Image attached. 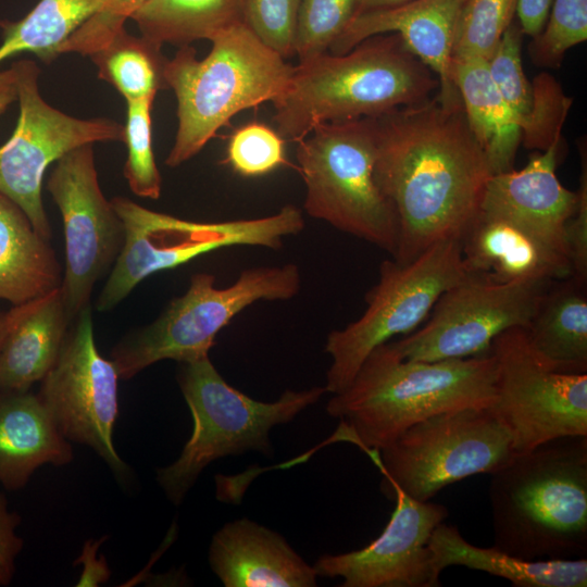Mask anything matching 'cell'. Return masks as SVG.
Instances as JSON below:
<instances>
[{"label": "cell", "instance_id": "cell-1", "mask_svg": "<svg viewBox=\"0 0 587 587\" xmlns=\"http://www.w3.org/2000/svg\"><path fill=\"white\" fill-rule=\"evenodd\" d=\"M373 121L374 176L398 218L392 259L404 264L441 240L461 237L480 211L492 172L461 101L436 95Z\"/></svg>", "mask_w": 587, "mask_h": 587}, {"label": "cell", "instance_id": "cell-2", "mask_svg": "<svg viewBox=\"0 0 587 587\" xmlns=\"http://www.w3.org/2000/svg\"><path fill=\"white\" fill-rule=\"evenodd\" d=\"M496 361L489 351L464 359L407 360L390 341L377 346L350 384L326 405L339 435L364 451L391 444L413 424L446 411L490 407Z\"/></svg>", "mask_w": 587, "mask_h": 587}, {"label": "cell", "instance_id": "cell-3", "mask_svg": "<svg viewBox=\"0 0 587 587\" xmlns=\"http://www.w3.org/2000/svg\"><path fill=\"white\" fill-rule=\"evenodd\" d=\"M439 86L437 75L398 34L369 37L342 54L326 52L294 66L272 102L277 133L298 142L316 126L420 103Z\"/></svg>", "mask_w": 587, "mask_h": 587}, {"label": "cell", "instance_id": "cell-4", "mask_svg": "<svg viewBox=\"0 0 587 587\" xmlns=\"http://www.w3.org/2000/svg\"><path fill=\"white\" fill-rule=\"evenodd\" d=\"M490 475L495 547L526 560L586 558L587 435L546 441Z\"/></svg>", "mask_w": 587, "mask_h": 587}, {"label": "cell", "instance_id": "cell-5", "mask_svg": "<svg viewBox=\"0 0 587 587\" xmlns=\"http://www.w3.org/2000/svg\"><path fill=\"white\" fill-rule=\"evenodd\" d=\"M204 59L190 45L165 66L177 101V132L165 164L176 167L198 154L241 111L273 102L294 66L263 43L245 22L220 33Z\"/></svg>", "mask_w": 587, "mask_h": 587}, {"label": "cell", "instance_id": "cell-6", "mask_svg": "<svg viewBox=\"0 0 587 587\" xmlns=\"http://www.w3.org/2000/svg\"><path fill=\"white\" fill-rule=\"evenodd\" d=\"M177 382L192 415V434L177 460L157 471L159 485L175 505L211 462L247 451L272 457L271 429L290 422L327 392L317 386L286 390L273 402L259 401L232 387L209 355L180 363Z\"/></svg>", "mask_w": 587, "mask_h": 587}, {"label": "cell", "instance_id": "cell-7", "mask_svg": "<svg viewBox=\"0 0 587 587\" xmlns=\"http://www.w3.org/2000/svg\"><path fill=\"white\" fill-rule=\"evenodd\" d=\"M296 158L309 216L395 254L398 218L374 176L373 117L316 126L297 142Z\"/></svg>", "mask_w": 587, "mask_h": 587}, {"label": "cell", "instance_id": "cell-8", "mask_svg": "<svg viewBox=\"0 0 587 587\" xmlns=\"http://www.w3.org/2000/svg\"><path fill=\"white\" fill-rule=\"evenodd\" d=\"M300 287V271L294 263L246 268L225 288L215 286L212 274H193L187 291L151 324L125 336L113 348L111 360L121 379L161 360H199L209 355L218 332L247 307L260 300H289Z\"/></svg>", "mask_w": 587, "mask_h": 587}, {"label": "cell", "instance_id": "cell-9", "mask_svg": "<svg viewBox=\"0 0 587 587\" xmlns=\"http://www.w3.org/2000/svg\"><path fill=\"white\" fill-rule=\"evenodd\" d=\"M111 203L121 217L125 240L96 303L98 311L115 308L148 276L232 246L278 249L285 237L304 228L299 208L286 204L272 215L201 223L155 212L124 198Z\"/></svg>", "mask_w": 587, "mask_h": 587}, {"label": "cell", "instance_id": "cell-10", "mask_svg": "<svg viewBox=\"0 0 587 587\" xmlns=\"http://www.w3.org/2000/svg\"><path fill=\"white\" fill-rule=\"evenodd\" d=\"M366 452L384 476L382 491L396 486L417 501H429L472 475L492 474L516 454L510 430L491 407L434 414Z\"/></svg>", "mask_w": 587, "mask_h": 587}, {"label": "cell", "instance_id": "cell-11", "mask_svg": "<svg viewBox=\"0 0 587 587\" xmlns=\"http://www.w3.org/2000/svg\"><path fill=\"white\" fill-rule=\"evenodd\" d=\"M466 274L460 237L441 240L404 264L384 261L378 283L366 295L364 313L326 338L325 351L332 359L326 391H342L373 349L412 333L438 298Z\"/></svg>", "mask_w": 587, "mask_h": 587}, {"label": "cell", "instance_id": "cell-12", "mask_svg": "<svg viewBox=\"0 0 587 587\" xmlns=\"http://www.w3.org/2000/svg\"><path fill=\"white\" fill-rule=\"evenodd\" d=\"M490 405L510 430L516 454L560 437L587 435V374L551 370L534 352L524 327L498 335Z\"/></svg>", "mask_w": 587, "mask_h": 587}, {"label": "cell", "instance_id": "cell-13", "mask_svg": "<svg viewBox=\"0 0 587 587\" xmlns=\"http://www.w3.org/2000/svg\"><path fill=\"white\" fill-rule=\"evenodd\" d=\"M20 114L14 133L0 147V192L14 201L34 228L51 238L41 187L48 166L68 151L98 141H124V125L109 118L83 120L45 101L39 92V68L32 60L14 63Z\"/></svg>", "mask_w": 587, "mask_h": 587}, {"label": "cell", "instance_id": "cell-14", "mask_svg": "<svg viewBox=\"0 0 587 587\" xmlns=\"http://www.w3.org/2000/svg\"><path fill=\"white\" fill-rule=\"evenodd\" d=\"M553 282L495 283L466 274L438 298L421 328L391 345L401 358L415 361L485 353L502 332L527 327Z\"/></svg>", "mask_w": 587, "mask_h": 587}, {"label": "cell", "instance_id": "cell-15", "mask_svg": "<svg viewBox=\"0 0 587 587\" xmlns=\"http://www.w3.org/2000/svg\"><path fill=\"white\" fill-rule=\"evenodd\" d=\"M118 379L114 362L97 349L87 305L72 321L60 354L40 380L37 394L68 441L90 447L117 477L125 478L128 466L113 445Z\"/></svg>", "mask_w": 587, "mask_h": 587}, {"label": "cell", "instance_id": "cell-16", "mask_svg": "<svg viewBox=\"0 0 587 587\" xmlns=\"http://www.w3.org/2000/svg\"><path fill=\"white\" fill-rule=\"evenodd\" d=\"M47 188L63 221L65 270L61 290L72 322L90 305L96 283L110 273L123 248L125 229L99 186L92 143L61 157Z\"/></svg>", "mask_w": 587, "mask_h": 587}, {"label": "cell", "instance_id": "cell-17", "mask_svg": "<svg viewBox=\"0 0 587 587\" xmlns=\"http://www.w3.org/2000/svg\"><path fill=\"white\" fill-rule=\"evenodd\" d=\"M384 494L396 507L379 537L363 549L319 558L313 565L317 576L341 577L342 587L440 586L428 541L448 509L417 501L396 486Z\"/></svg>", "mask_w": 587, "mask_h": 587}, {"label": "cell", "instance_id": "cell-18", "mask_svg": "<svg viewBox=\"0 0 587 587\" xmlns=\"http://www.w3.org/2000/svg\"><path fill=\"white\" fill-rule=\"evenodd\" d=\"M461 0H412L410 2L358 14L351 18L329 48L332 54H342L364 39L395 33L405 48L438 77L440 99L461 101L451 78L454 22Z\"/></svg>", "mask_w": 587, "mask_h": 587}, {"label": "cell", "instance_id": "cell-19", "mask_svg": "<svg viewBox=\"0 0 587 587\" xmlns=\"http://www.w3.org/2000/svg\"><path fill=\"white\" fill-rule=\"evenodd\" d=\"M559 143L560 138L554 139L522 170L492 174L480 210L520 223L569 259L564 229L578 193L565 188L557 177Z\"/></svg>", "mask_w": 587, "mask_h": 587}, {"label": "cell", "instance_id": "cell-20", "mask_svg": "<svg viewBox=\"0 0 587 587\" xmlns=\"http://www.w3.org/2000/svg\"><path fill=\"white\" fill-rule=\"evenodd\" d=\"M467 274L495 283L561 280L570 260L520 223L479 211L460 237Z\"/></svg>", "mask_w": 587, "mask_h": 587}, {"label": "cell", "instance_id": "cell-21", "mask_svg": "<svg viewBox=\"0 0 587 587\" xmlns=\"http://www.w3.org/2000/svg\"><path fill=\"white\" fill-rule=\"evenodd\" d=\"M209 563L225 587H313L317 574L278 533L248 519L226 523Z\"/></svg>", "mask_w": 587, "mask_h": 587}, {"label": "cell", "instance_id": "cell-22", "mask_svg": "<svg viewBox=\"0 0 587 587\" xmlns=\"http://www.w3.org/2000/svg\"><path fill=\"white\" fill-rule=\"evenodd\" d=\"M70 442L38 394L0 390V485L4 489L24 488L43 464L72 462Z\"/></svg>", "mask_w": 587, "mask_h": 587}, {"label": "cell", "instance_id": "cell-23", "mask_svg": "<svg viewBox=\"0 0 587 587\" xmlns=\"http://www.w3.org/2000/svg\"><path fill=\"white\" fill-rule=\"evenodd\" d=\"M0 348V390H29L55 363L71 321L61 287L8 312Z\"/></svg>", "mask_w": 587, "mask_h": 587}, {"label": "cell", "instance_id": "cell-24", "mask_svg": "<svg viewBox=\"0 0 587 587\" xmlns=\"http://www.w3.org/2000/svg\"><path fill=\"white\" fill-rule=\"evenodd\" d=\"M428 548L438 574L449 566H464L508 579L515 587H586L587 559L526 560L492 546L470 544L457 526L440 523Z\"/></svg>", "mask_w": 587, "mask_h": 587}, {"label": "cell", "instance_id": "cell-25", "mask_svg": "<svg viewBox=\"0 0 587 587\" xmlns=\"http://www.w3.org/2000/svg\"><path fill=\"white\" fill-rule=\"evenodd\" d=\"M62 278L49 239L0 192V300L23 304L60 288Z\"/></svg>", "mask_w": 587, "mask_h": 587}, {"label": "cell", "instance_id": "cell-26", "mask_svg": "<svg viewBox=\"0 0 587 587\" xmlns=\"http://www.w3.org/2000/svg\"><path fill=\"white\" fill-rule=\"evenodd\" d=\"M524 329L536 355L551 370L587 374L586 283L573 276L553 282Z\"/></svg>", "mask_w": 587, "mask_h": 587}, {"label": "cell", "instance_id": "cell-27", "mask_svg": "<svg viewBox=\"0 0 587 587\" xmlns=\"http://www.w3.org/2000/svg\"><path fill=\"white\" fill-rule=\"evenodd\" d=\"M451 78L492 174L512 170L522 141L521 124L492 82L487 60L452 59Z\"/></svg>", "mask_w": 587, "mask_h": 587}, {"label": "cell", "instance_id": "cell-28", "mask_svg": "<svg viewBox=\"0 0 587 587\" xmlns=\"http://www.w3.org/2000/svg\"><path fill=\"white\" fill-rule=\"evenodd\" d=\"M140 35L159 47L212 40L242 23V0H149L132 18Z\"/></svg>", "mask_w": 587, "mask_h": 587}, {"label": "cell", "instance_id": "cell-29", "mask_svg": "<svg viewBox=\"0 0 587 587\" xmlns=\"http://www.w3.org/2000/svg\"><path fill=\"white\" fill-rule=\"evenodd\" d=\"M103 0H39L21 20L0 21V63L30 52L49 64L59 47L101 7Z\"/></svg>", "mask_w": 587, "mask_h": 587}, {"label": "cell", "instance_id": "cell-30", "mask_svg": "<svg viewBox=\"0 0 587 587\" xmlns=\"http://www.w3.org/2000/svg\"><path fill=\"white\" fill-rule=\"evenodd\" d=\"M161 49L123 29L89 58L98 77L111 84L125 101L154 99L159 90L167 89L164 72L168 59Z\"/></svg>", "mask_w": 587, "mask_h": 587}, {"label": "cell", "instance_id": "cell-31", "mask_svg": "<svg viewBox=\"0 0 587 587\" xmlns=\"http://www.w3.org/2000/svg\"><path fill=\"white\" fill-rule=\"evenodd\" d=\"M516 0H461L453 29L452 59L488 60L513 21Z\"/></svg>", "mask_w": 587, "mask_h": 587}, {"label": "cell", "instance_id": "cell-32", "mask_svg": "<svg viewBox=\"0 0 587 587\" xmlns=\"http://www.w3.org/2000/svg\"><path fill=\"white\" fill-rule=\"evenodd\" d=\"M154 99L126 101L124 142L127 159L124 176L130 190L138 197L158 199L162 178L152 148L151 111Z\"/></svg>", "mask_w": 587, "mask_h": 587}, {"label": "cell", "instance_id": "cell-33", "mask_svg": "<svg viewBox=\"0 0 587 587\" xmlns=\"http://www.w3.org/2000/svg\"><path fill=\"white\" fill-rule=\"evenodd\" d=\"M357 0H300L294 51L298 63L329 51L354 15Z\"/></svg>", "mask_w": 587, "mask_h": 587}, {"label": "cell", "instance_id": "cell-34", "mask_svg": "<svg viewBox=\"0 0 587 587\" xmlns=\"http://www.w3.org/2000/svg\"><path fill=\"white\" fill-rule=\"evenodd\" d=\"M522 35L520 25L512 22L487 63L492 82L520 121L523 134L532 120L534 90L522 66Z\"/></svg>", "mask_w": 587, "mask_h": 587}, {"label": "cell", "instance_id": "cell-35", "mask_svg": "<svg viewBox=\"0 0 587 587\" xmlns=\"http://www.w3.org/2000/svg\"><path fill=\"white\" fill-rule=\"evenodd\" d=\"M225 163L245 177L268 174L288 164L286 140L275 128L249 122L230 135Z\"/></svg>", "mask_w": 587, "mask_h": 587}, {"label": "cell", "instance_id": "cell-36", "mask_svg": "<svg viewBox=\"0 0 587 587\" xmlns=\"http://www.w3.org/2000/svg\"><path fill=\"white\" fill-rule=\"evenodd\" d=\"M547 20L529 52L536 64L554 67L570 48L587 39V0H553Z\"/></svg>", "mask_w": 587, "mask_h": 587}, {"label": "cell", "instance_id": "cell-37", "mask_svg": "<svg viewBox=\"0 0 587 587\" xmlns=\"http://www.w3.org/2000/svg\"><path fill=\"white\" fill-rule=\"evenodd\" d=\"M300 0H242L243 21L257 37L284 59L295 57Z\"/></svg>", "mask_w": 587, "mask_h": 587}, {"label": "cell", "instance_id": "cell-38", "mask_svg": "<svg viewBox=\"0 0 587 587\" xmlns=\"http://www.w3.org/2000/svg\"><path fill=\"white\" fill-rule=\"evenodd\" d=\"M148 1L103 0L99 10L61 43L59 54L78 53L90 57L125 29V22Z\"/></svg>", "mask_w": 587, "mask_h": 587}, {"label": "cell", "instance_id": "cell-39", "mask_svg": "<svg viewBox=\"0 0 587 587\" xmlns=\"http://www.w3.org/2000/svg\"><path fill=\"white\" fill-rule=\"evenodd\" d=\"M534 111L528 128L522 134L527 148L546 150L560 138L561 128L572 100L564 96L558 83L548 75L534 80Z\"/></svg>", "mask_w": 587, "mask_h": 587}, {"label": "cell", "instance_id": "cell-40", "mask_svg": "<svg viewBox=\"0 0 587 587\" xmlns=\"http://www.w3.org/2000/svg\"><path fill=\"white\" fill-rule=\"evenodd\" d=\"M578 200L572 216L564 229L567 254L572 267V276L587 282V173L586 162L582 173Z\"/></svg>", "mask_w": 587, "mask_h": 587}, {"label": "cell", "instance_id": "cell-41", "mask_svg": "<svg viewBox=\"0 0 587 587\" xmlns=\"http://www.w3.org/2000/svg\"><path fill=\"white\" fill-rule=\"evenodd\" d=\"M21 517L9 509L0 491V586H9L15 574V560L23 549V539L16 534Z\"/></svg>", "mask_w": 587, "mask_h": 587}, {"label": "cell", "instance_id": "cell-42", "mask_svg": "<svg viewBox=\"0 0 587 587\" xmlns=\"http://www.w3.org/2000/svg\"><path fill=\"white\" fill-rule=\"evenodd\" d=\"M553 0H516L515 13L523 34L533 38L544 29Z\"/></svg>", "mask_w": 587, "mask_h": 587}, {"label": "cell", "instance_id": "cell-43", "mask_svg": "<svg viewBox=\"0 0 587 587\" xmlns=\"http://www.w3.org/2000/svg\"><path fill=\"white\" fill-rule=\"evenodd\" d=\"M14 101H17V71L13 64L0 71V115Z\"/></svg>", "mask_w": 587, "mask_h": 587}, {"label": "cell", "instance_id": "cell-44", "mask_svg": "<svg viewBox=\"0 0 587 587\" xmlns=\"http://www.w3.org/2000/svg\"><path fill=\"white\" fill-rule=\"evenodd\" d=\"M410 1L412 0H357L355 12L353 16L370 11L397 7Z\"/></svg>", "mask_w": 587, "mask_h": 587}, {"label": "cell", "instance_id": "cell-45", "mask_svg": "<svg viewBox=\"0 0 587 587\" xmlns=\"http://www.w3.org/2000/svg\"><path fill=\"white\" fill-rule=\"evenodd\" d=\"M8 330V315L7 312L0 311V348L4 340Z\"/></svg>", "mask_w": 587, "mask_h": 587}]
</instances>
